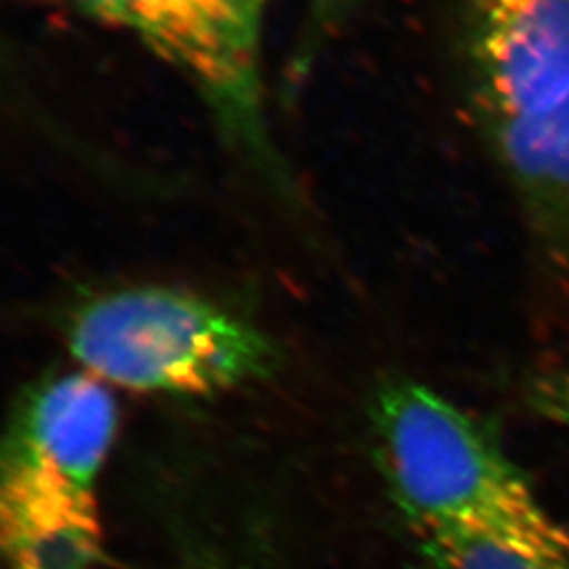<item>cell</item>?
<instances>
[{
    "mask_svg": "<svg viewBox=\"0 0 569 569\" xmlns=\"http://www.w3.org/2000/svg\"><path fill=\"white\" fill-rule=\"evenodd\" d=\"M475 117L533 243L569 272V0H465Z\"/></svg>",
    "mask_w": 569,
    "mask_h": 569,
    "instance_id": "cell-1",
    "label": "cell"
},
{
    "mask_svg": "<svg viewBox=\"0 0 569 569\" xmlns=\"http://www.w3.org/2000/svg\"><path fill=\"white\" fill-rule=\"evenodd\" d=\"M526 403L538 418L569 428V363L536 376L526 388Z\"/></svg>",
    "mask_w": 569,
    "mask_h": 569,
    "instance_id": "cell-8",
    "label": "cell"
},
{
    "mask_svg": "<svg viewBox=\"0 0 569 569\" xmlns=\"http://www.w3.org/2000/svg\"><path fill=\"white\" fill-rule=\"evenodd\" d=\"M119 411L102 380L82 371L39 388L21 409L7 462L91 491L117 437Z\"/></svg>",
    "mask_w": 569,
    "mask_h": 569,
    "instance_id": "cell-5",
    "label": "cell"
},
{
    "mask_svg": "<svg viewBox=\"0 0 569 569\" xmlns=\"http://www.w3.org/2000/svg\"><path fill=\"white\" fill-rule=\"evenodd\" d=\"M441 569H569V531L555 519L536 526H460L422 533Z\"/></svg>",
    "mask_w": 569,
    "mask_h": 569,
    "instance_id": "cell-7",
    "label": "cell"
},
{
    "mask_svg": "<svg viewBox=\"0 0 569 569\" xmlns=\"http://www.w3.org/2000/svg\"><path fill=\"white\" fill-rule=\"evenodd\" d=\"M306 2L317 20H329L331 16L338 13V9L342 7L345 0H306Z\"/></svg>",
    "mask_w": 569,
    "mask_h": 569,
    "instance_id": "cell-9",
    "label": "cell"
},
{
    "mask_svg": "<svg viewBox=\"0 0 569 569\" xmlns=\"http://www.w3.org/2000/svg\"><path fill=\"white\" fill-rule=\"evenodd\" d=\"M0 540L11 569H91L102 555L96 496L39 468L4 462Z\"/></svg>",
    "mask_w": 569,
    "mask_h": 569,
    "instance_id": "cell-6",
    "label": "cell"
},
{
    "mask_svg": "<svg viewBox=\"0 0 569 569\" xmlns=\"http://www.w3.org/2000/svg\"><path fill=\"white\" fill-rule=\"evenodd\" d=\"M68 345L87 373L138 392H218L266 376L274 361L258 327L169 287L91 300L74 315Z\"/></svg>",
    "mask_w": 569,
    "mask_h": 569,
    "instance_id": "cell-2",
    "label": "cell"
},
{
    "mask_svg": "<svg viewBox=\"0 0 569 569\" xmlns=\"http://www.w3.org/2000/svg\"><path fill=\"white\" fill-rule=\"evenodd\" d=\"M373 425L392 498L420 533L552 519L488 430L425 385L382 388Z\"/></svg>",
    "mask_w": 569,
    "mask_h": 569,
    "instance_id": "cell-3",
    "label": "cell"
},
{
    "mask_svg": "<svg viewBox=\"0 0 569 569\" xmlns=\"http://www.w3.org/2000/svg\"><path fill=\"white\" fill-rule=\"evenodd\" d=\"M114 26L180 72L199 93L224 140L270 182H284L283 159L266 112L268 0H51Z\"/></svg>",
    "mask_w": 569,
    "mask_h": 569,
    "instance_id": "cell-4",
    "label": "cell"
}]
</instances>
